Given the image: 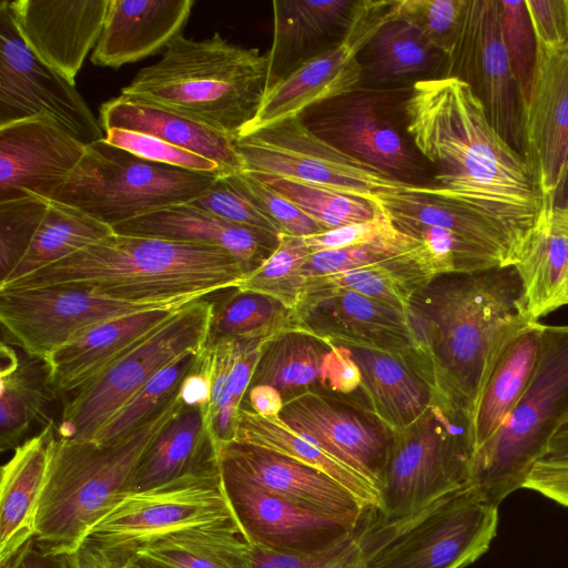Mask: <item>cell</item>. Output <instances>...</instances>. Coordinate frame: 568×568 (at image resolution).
Returning a JSON list of instances; mask_svg holds the SVG:
<instances>
[{"instance_id":"64","label":"cell","mask_w":568,"mask_h":568,"mask_svg":"<svg viewBox=\"0 0 568 568\" xmlns=\"http://www.w3.org/2000/svg\"><path fill=\"white\" fill-rule=\"evenodd\" d=\"M140 560H141V559H140ZM142 561H144V560H142ZM144 562H145L150 568H161V567L154 566V565H152V564H150V562H146V561H144Z\"/></svg>"},{"instance_id":"60","label":"cell","mask_w":568,"mask_h":568,"mask_svg":"<svg viewBox=\"0 0 568 568\" xmlns=\"http://www.w3.org/2000/svg\"><path fill=\"white\" fill-rule=\"evenodd\" d=\"M250 406H243L261 416H280L284 399L282 394L268 385H255L247 389Z\"/></svg>"},{"instance_id":"47","label":"cell","mask_w":568,"mask_h":568,"mask_svg":"<svg viewBox=\"0 0 568 568\" xmlns=\"http://www.w3.org/2000/svg\"><path fill=\"white\" fill-rule=\"evenodd\" d=\"M418 245V240L396 227L395 231L372 242L312 253L304 265L303 273L306 280L341 273L383 262L407 253Z\"/></svg>"},{"instance_id":"11","label":"cell","mask_w":568,"mask_h":568,"mask_svg":"<svg viewBox=\"0 0 568 568\" xmlns=\"http://www.w3.org/2000/svg\"><path fill=\"white\" fill-rule=\"evenodd\" d=\"M244 171L300 181L371 201L405 191L408 182L347 155L313 133L301 116L235 140Z\"/></svg>"},{"instance_id":"51","label":"cell","mask_w":568,"mask_h":568,"mask_svg":"<svg viewBox=\"0 0 568 568\" xmlns=\"http://www.w3.org/2000/svg\"><path fill=\"white\" fill-rule=\"evenodd\" d=\"M499 7L501 38L525 106L530 97L536 65L535 33L525 0H499Z\"/></svg>"},{"instance_id":"50","label":"cell","mask_w":568,"mask_h":568,"mask_svg":"<svg viewBox=\"0 0 568 568\" xmlns=\"http://www.w3.org/2000/svg\"><path fill=\"white\" fill-rule=\"evenodd\" d=\"M226 183L273 222L282 233L308 236L325 230L254 174H222Z\"/></svg>"},{"instance_id":"2","label":"cell","mask_w":568,"mask_h":568,"mask_svg":"<svg viewBox=\"0 0 568 568\" xmlns=\"http://www.w3.org/2000/svg\"><path fill=\"white\" fill-rule=\"evenodd\" d=\"M443 402L470 416L486 368L530 322L514 265L434 278L407 311Z\"/></svg>"},{"instance_id":"61","label":"cell","mask_w":568,"mask_h":568,"mask_svg":"<svg viewBox=\"0 0 568 568\" xmlns=\"http://www.w3.org/2000/svg\"><path fill=\"white\" fill-rule=\"evenodd\" d=\"M540 460H568V410L556 426Z\"/></svg>"},{"instance_id":"5","label":"cell","mask_w":568,"mask_h":568,"mask_svg":"<svg viewBox=\"0 0 568 568\" xmlns=\"http://www.w3.org/2000/svg\"><path fill=\"white\" fill-rule=\"evenodd\" d=\"M181 404L179 389L143 423L103 444L58 437L36 519L37 544L53 555L75 550L130 493L141 456Z\"/></svg>"},{"instance_id":"42","label":"cell","mask_w":568,"mask_h":568,"mask_svg":"<svg viewBox=\"0 0 568 568\" xmlns=\"http://www.w3.org/2000/svg\"><path fill=\"white\" fill-rule=\"evenodd\" d=\"M296 331L293 311L268 295L233 287L224 298L212 302L205 346L235 339L267 341Z\"/></svg>"},{"instance_id":"63","label":"cell","mask_w":568,"mask_h":568,"mask_svg":"<svg viewBox=\"0 0 568 568\" xmlns=\"http://www.w3.org/2000/svg\"><path fill=\"white\" fill-rule=\"evenodd\" d=\"M123 568H150L144 561L136 558L134 555L130 556Z\"/></svg>"},{"instance_id":"52","label":"cell","mask_w":568,"mask_h":568,"mask_svg":"<svg viewBox=\"0 0 568 568\" xmlns=\"http://www.w3.org/2000/svg\"><path fill=\"white\" fill-rule=\"evenodd\" d=\"M104 140L151 162L195 172L222 174L217 163L145 133L112 128L104 131Z\"/></svg>"},{"instance_id":"37","label":"cell","mask_w":568,"mask_h":568,"mask_svg":"<svg viewBox=\"0 0 568 568\" xmlns=\"http://www.w3.org/2000/svg\"><path fill=\"white\" fill-rule=\"evenodd\" d=\"M232 439L277 452L314 467L351 491L367 510L379 507L381 494L374 485L280 416H261L242 406Z\"/></svg>"},{"instance_id":"6","label":"cell","mask_w":568,"mask_h":568,"mask_svg":"<svg viewBox=\"0 0 568 568\" xmlns=\"http://www.w3.org/2000/svg\"><path fill=\"white\" fill-rule=\"evenodd\" d=\"M498 507L469 484L400 519L367 510L355 530L367 568H465L489 549Z\"/></svg>"},{"instance_id":"46","label":"cell","mask_w":568,"mask_h":568,"mask_svg":"<svg viewBox=\"0 0 568 568\" xmlns=\"http://www.w3.org/2000/svg\"><path fill=\"white\" fill-rule=\"evenodd\" d=\"M311 254L304 236L282 233L270 257L246 274L236 288L268 295L293 311L304 292L303 270Z\"/></svg>"},{"instance_id":"9","label":"cell","mask_w":568,"mask_h":568,"mask_svg":"<svg viewBox=\"0 0 568 568\" xmlns=\"http://www.w3.org/2000/svg\"><path fill=\"white\" fill-rule=\"evenodd\" d=\"M469 419L440 398L408 427L393 433L381 503L383 520L405 518L471 483Z\"/></svg>"},{"instance_id":"62","label":"cell","mask_w":568,"mask_h":568,"mask_svg":"<svg viewBox=\"0 0 568 568\" xmlns=\"http://www.w3.org/2000/svg\"><path fill=\"white\" fill-rule=\"evenodd\" d=\"M555 215L564 222L566 225H568V200H566L560 205L555 206L554 209Z\"/></svg>"},{"instance_id":"24","label":"cell","mask_w":568,"mask_h":568,"mask_svg":"<svg viewBox=\"0 0 568 568\" xmlns=\"http://www.w3.org/2000/svg\"><path fill=\"white\" fill-rule=\"evenodd\" d=\"M220 465L262 489L302 507L345 520L356 528L367 509L321 470L277 452L231 439L219 446Z\"/></svg>"},{"instance_id":"30","label":"cell","mask_w":568,"mask_h":568,"mask_svg":"<svg viewBox=\"0 0 568 568\" xmlns=\"http://www.w3.org/2000/svg\"><path fill=\"white\" fill-rule=\"evenodd\" d=\"M58 436L52 422L13 449L1 467L0 567L36 535V519Z\"/></svg>"},{"instance_id":"3","label":"cell","mask_w":568,"mask_h":568,"mask_svg":"<svg viewBox=\"0 0 568 568\" xmlns=\"http://www.w3.org/2000/svg\"><path fill=\"white\" fill-rule=\"evenodd\" d=\"M245 275L217 246L113 232L0 290L68 285L116 300L195 302L236 287Z\"/></svg>"},{"instance_id":"8","label":"cell","mask_w":568,"mask_h":568,"mask_svg":"<svg viewBox=\"0 0 568 568\" xmlns=\"http://www.w3.org/2000/svg\"><path fill=\"white\" fill-rule=\"evenodd\" d=\"M220 173H203L141 159L104 138L84 154L52 200L111 226L203 194Z\"/></svg>"},{"instance_id":"31","label":"cell","mask_w":568,"mask_h":568,"mask_svg":"<svg viewBox=\"0 0 568 568\" xmlns=\"http://www.w3.org/2000/svg\"><path fill=\"white\" fill-rule=\"evenodd\" d=\"M219 468V447L211 430L209 409L182 402L141 456L130 493Z\"/></svg>"},{"instance_id":"21","label":"cell","mask_w":568,"mask_h":568,"mask_svg":"<svg viewBox=\"0 0 568 568\" xmlns=\"http://www.w3.org/2000/svg\"><path fill=\"white\" fill-rule=\"evenodd\" d=\"M293 321L296 331L337 345L419 351L406 312L353 291L305 293L293 310Z\"/></svg>"},{"instance_id":"15","label":"cell","mask_w":568,"mask_h":568,"mask_svg":"<svg viewBox=\"0 0 568 568\" xmlns=\"http://www.w3.org/2000/svg\"><path fill=\"white\" fill-rule=\"evenodd\" d=\"M442 77L465 81L495 130L526 154L524 101L504 45L499 0H467L460 29Z\"/></svg>"},{"instance_id":"17","label":"cell","mask_w":568,"mask_h":568,"mask_svg":"<svg viewBox=\"0 0 568 568\" xmlns=\"http://www.w3.org/2000/svg\"><path fill=\"white\" fill-rule=\"evenodd\" d=\"M280 417L348 465L379 494L392 430L356 395L308 390L284 403Z\"/></svg>"},{"instance_id":"4","label":"cell","mask_w":568,"mask_h":568,"mask_svg":"<svg viewBox=\"0 0 568 568\" xmlns=\"http://www.w3.org/2000/svg\"><path fill=\"white\" fill-rule=\"evenodd\" d=\"M271 85L267 53L229 42L179 34L154 64L142 68L121 94L143 100L237 139Z\"/></svg>"},{"instance_id":"56","label":"cell","mask_w":568,"mask_h":568,"mask_svg":"<svg viewBox=\"0 0 568 568\" xmlns=\"http://www.w3.org/2000/svg\"><path fill=\"white\" fill-rule=\"evenodd\" d=\"M537 44L568 49V0H525Z\"/></svg>"},{"instance_id":"27","label":"cell","mask_w":568,"mask_h":568,"mask_svg":"<svg viewBox=\"0 0 568 568\" xmlns=\"http://www.w3.org/2000/svg\"><path fill=\"white\" fill-rule=\"evenodd\" d=\"M163 307L104 322L55 351L45 362L54 395H71L151 336L180 308Z\"/></svg>"},{"instance_id":"1","label":"cell","mask_w":568,"mask_h":568,"mask_svg":"<svg viewBox=\"0 0 568 568\" xmlns=\"http://www.w3.org/2000/svg\"><path fill=\"white\" fill-rule=\"evenodd\" d=\"M404 110L415 146L439 170L438 184L423 190L496 224L510 244L515 265L545 206L528 159L495 130L480 100L458 78L415 82Z\"/></svg>"},{"instance_id":"28","label":"cell","mask_w":568,"mask_h":568,"mask_svg":"<svg viewBox=\"0 0 568 568\" xmlns=\"http://www.w3.org/2000/svg\"><path fill=\"white\" fill-rule=\"evenodd\" d=\"M194 0H109L91 62L120 68L156 54L182 33Z\"/></svg>"},{"instance_id":"55","label":"cell","mask_w":568,"mask_h":568,"mask_svg":"<svg viewBox=\"0 0 568 568\" xmlns=\"http://www.w3.org/2000/svg\"><path fill=\"white\" fill-rule=\"evenodd\" d=\"M376 204V203H375ZM372 220L304 236L312 253L343 248L377 240L396 230L389 215L378 205Z\"/></svg>"},{"instance_id":"19","label":"cell","mask_w":568,"mask_h":568,"mask_svg":"<svg viewBox=\"0 0 568 568\" xmlns=\"http://www.w3.org/2000/svg\"><path fill=\"white\" fill-rule=\"evenodd\" d=\"M524 123L526 154L544 205H560L568 191V49L537 44Z\"/></svg>"},{"instance_id":"36","label":"cell","mask_w":568,"mask_h":568,"mask_svg":"<svg viewBox=\"0 0 568 568\" xmlns=\"http://www.w3.org/2000/svg\"><path fill=\"white\" fill-rule=\"evenodd\" d=\"M134 556L161 568H252L251 545L235 518L172 531Z\"/></svg>"},{"instance_id":"29","label":"cell","mask_w":568,"mask_h":568,"mask_svg":"<svg viewBox=\"0 0 568 568\" xmlns=\"http://www.w3.org/2000/svg\"><path fill=\"white\" fill-rule=\"evenodd\" d=\"M113 232L217 246L232 254L246 274L270 257L280 239V235L230 222L191 203L138 216L114 226Z\"/></svg>"},{"instance_id":"45","label":"cell","mask_w":568,"mask_h":568,"mask_svg":"<svg viewBox=\"0 0 568 568\" xmlns=\"http://www.w3.org/2000/svg\"><path fill=\"white\" fill-rule=\"evenodd\" d=\"M200 353H186L158 372L95 433L92 442L106 443L118 438L152 416L180 389L194 368Z\"/></svg>"},{"instance_id":"34","label":"cell","mask_w":568,"mask_h":568,"mask_svg":"<svg viewBox=\"0 0 568 568\" xmlns=\"http://www.w3.org/2000/svg\"><path fill=\"white\" fill-rule=\"evenodd\" d=\"M355 0L273 1V42L268 55L271 85L345 34ZM270 85V87H271Z\"/></svg>"},{"instance_id":"38","label":"cell","mask_w":568,"mask_h":568,"mask_svg":"<svg viewBox=\"0 0 568 568\" xmlns=\"http://www.w3.org/2000/svg\"><path fill=\"white\" fill-rule=\"evenodd\" d=\"M371 201L378 204L394 223L447 229L490 251L504 265H513L510 244L496 224L460 203L424 191L422 185L409 183L405 191L382 193Z\"/></svg>"},{"instance_id":"35","label":"cell","mask_w":568,"mask_h":568,"mask_svg":"<svg viewBox=\"0 0 568 568\" xmlns=\"http://www.w3.org/2000/svg\"><path fill=\"white\" fill-rule=\"evenodd\" d=\"M545 205L527 247L514 265L531 321L568 305V225Z\"/></svg>"},{"instance_id":"23","label":"cell","mask_w":568,"mask_h":568,"mask_svg":"<svg viewBox=\"0 0 568 568\" xmlns=\"http://www.w3.org/2000/svg\"><path fill=\"white\" fill-rule=\"evenodd\" d=\"M276 388L284 403L308 390L354 395L361 372L347 346L303 331H287L264 342L251 386Z\"/></svg>"},{"instance_id":"26","label":"cell","mask_w":568,"mask_h":568,"mask_svg":"<svg viewBox=\"0 0 568 568\" xmlns=\"http://www.w3.org/2000/svg\"><path fill=\"white\" fill-rule=\"evenodd\" d=\"M361 372V394L392 433L412 425L440 397L429 364L417 351L347 346Z\"/></svg>"},{"instance_id":"49","label":"cell","mask_w":568,"mask_h":568,"mask_svg":"<svg viewBox=\"0 0 568 568\" xmlns=\"http://www.w3.org/2000/svg\"><path fill=\"white\" fill-rule=\"evenodd\" d=\"M467 0H395L394 18L416 28L446 60L452 54Z\"/></svg>"},{"instance_id":"22","label":"cell","mask_w":568,"mask_h":568,"mask_svg":"<svg viewBox=\"0 0 568 568\" xmlns=\"http://www.w3.org/2000/svg\"><path fill=\"white\" fill-rule=\"evenodd\" d=\"M85 146L45 115L0 125V201L24 193L52 199Z\"/></svg>"},{"instance_id":"18","label":"cell","mask_w":568,"mask_h":568,"mask_svg":"<svg viewBox=\"0 0 568 568\" xmlns=\"http://www.w3.org/2000/svg\"><path fill=\"white\" fill-rule=\"evenodd\" d=\"M223 488L245 539L251 546L281 555H316L351 537L357 529L271 494L221 466Z\"/></svg>"},{"instance_id":"44","label":"cell","mask_w":568,"mask_h":568,"mask_svg":"<svg viewBox=\"0 0 568 568\" xmlns=\"http://www.w3.org/2000/svg\"><path fill=\"white\" fill-rule=\"evenodd\" d=\"M254 175L288 200L325 231L372 220L377 211L376 204L365 199L342 194L300 181Z\"/></svg>"},{"instance_id":"32","label":"cell","mask_w":568,"mask_h":568,"mask_svg":"<svg viewBox=\"0 0 568 568\" xmlns=\"http://www.w3.org/2000/svg\"><path fill=\"white\" fill-rule=\"evenodd\" d=\"M542 323L520 328L486 368L469 416L474 456L498 433L520 399L536 367Z\"/></svg>"},{"instance_id":"43","label":"cell","mask_w":568,"mask_h":568,"mask_svg":"<svg viewBox=\"0 0 568 568\" xmlns=\"http://www.w3.org/2000/svg\"><path fill=\"white\" fill-rule=\"evenodd\" d=\"M369 53V70L378 78H400L425 72L446 57L409 23L392 19L365 48Z\"/></svg>"},{"instance_id":"58","label":"cell","mask_w":568,"mask_h":568,"mask_svg":"<svg viewBox=\"0 0 568 568\" xmlns=\"http://www.w3.org/2000/svg\"><path fill=\"white\" fill-rule=\"evenodd\" d=\"M64 568H123L126 554L106 550L84 540L75 550L58 555Z\"/></svg>"},{"instance_id":"13","label":"cell","mask_w":568,"mask_h":568,"mask_svg":"<svg viewBox=\"0 0 568 568\" xmlns=\"http://www.w3.org/2000/svg\"><path fill=\"white\" fill-rule=\"evenodd\" d=\"M190 303L116 300L68 285L7 288L0 290V321L27 355L45 363L55 351L104 322Z\"/></svg>"},{"instance_id":"48","label":"cell","mask_w":568,"mask_h":568,"mask_svg":"<svg viewBox=\"0 0 568 568\" xmlns=\"http://www.w3.org/2000/svg\"><path fill=\"white\" fill-rule=\"evenodd\" d=\"M49 200L24 193L0 201V284L6 282L22 258Z\"/></svg>"},{"instance_id":"40","label":"cell","mask_w":568,"mask_h":568,"mask_svg":"<svg viewBox=\"0 0 568 568\" xmlns=\"http://www.w3.org/2000/svg\"><path fill=\"white\" fill-rule=\"evenodd\" d=\"M0 375V449H14L26 439L31 425L45 418L53 394L48 382L47 364L38 358L20 359L2 343Z\"/></svg>"},{"instance_id":"10","label":"cell","mask_w":568,"mask_h":568,"mask_svg":"<svg viewBox=\"0 0 568 568\" xmlns=\"http://www.w3.org/2000/svg\"><path fill=\"white\" fill-rule=\"evenodd\" d=\"M212 302L180 308L166 323L98 377L67 397L58 437L91 440L102 425L158 372L207 341Z\"/></svg>"},{"instance_id":"16","label":"cell","mask_w":568,"mask_h":568,"mask_svg":"<svg viewBox=\"0 0 568 568\" xmlns=\"http://www.w3.org/2000/svg\"><path fill=\"white\" fill-rule=\"evenodd\" d=\"M45 115L84 144L104 138L72 84L39 60L22 40L7 0L0 2V125Z\"/></svg>"},{"instance_id":"20","label":"cell","mask_w":568,"mask_h":568,"mask_svg":"<svg viewBox=\"0 0 568 568\" xmlns=\"http://www.w3.org/2000/svg\"><path fill=\"white\" fill-rule=\"evenodd\" d=\"M386 95L358 90L307 109L301 116L317 136L383 173L414 169L412 152L384 109Z\"/></svg>"},{"instance_id":"41","label":"cell","mask_w":568,"mask_h":568,"mask_svg":"<svg viewBox=\"0 0 568 568\" xmlns=\"http://www.w3.org/2000/svg\"><path fill=\"white\" fill-rule=\"evenodd\" d=\"M112 233L111 226L50 199L22 258L0 286L47 267Z\"/></svg>"},{"instance_id":"54","label":"cell","mask_w":568,"mask_h":568,"mask_svg":"<svg viewBox=\"0 0 568 568\" xmlns=\"http://www.w3.org/2000/svg\"><path fill=\"white\" fill-rule=\"evenodd\" d=\"M189 203L230 222L275 235L282 234L273 222L232 189L222 174L203 194Z\"/></svg>"},{"instance_id":"39","label":"cell","mask_w":568,"mask_h":568,"mask_svg":"<svg viewBox=\"0 0 568 568\" xmlns=\"http://www.w3.org/2000/svg\"><path fill=\"white\" fill-rule=\"evenodd\" d=\"M436 276L414 250L372 265L306 280L304 292L353 291L407 313L413 296ZM301 300V298H300Z\"/></svg>"},{"instance_id":"14","label":"cell","mask_w":568,"mask_h":568,"mask_svg":"<svg viewBox=\"0 0 568 568\" xmlns=\"http://www.w3.org/2000/svg\"><path fill=\"white\" fill-rule=\"evenodd\" d=\"M393 4L385 0L356 1L343 38L274 82L240 136L301 116L318 103L356 90L364 74L359 54L379 29L395 19Z\"/></svg>"},{"instance_id":"57","label":"cell","mask_w":568,"mask_h":568,"mask_svg":"<svg viewBox=\"0 0 568 568\" xmlns=\"http://www.w3.org/2000/svg\"><path fill=\"white\" fill-rule=\"evenodd\" d=\"M524 488L568 508V463L537 462Z\"/></svg>"},{"instance_id":"53","label":"cell","mask_w":568,"mask_h":568,"mask_svg":"<svg viewBox=\"0 0 568 568\" xmlns=\"http://www.w3.org/2000/svg\"><path fill=\"white\" fill-rule=\"evenodd\" d=\"M252 568H367L355 532L316 555H281L251 546Z\"/></svg>"},{"instance_id":"12","label":"cell","mask_w":568,"mask_h":568,"mask_svg":"<svg viewBox=\"0 0 568 568\" xmlns=\"http://www.w3.org/2000/svg\"><path fill=\"white\" fill-rule=\"evenodd\" d=\"M230 518L235 517L219 468L129 493L90 528L84 540L132 556L172 531Z\"/></svg>"},{"instance_id":"7","label":"cell","mask_w":568,"mask_h":568,"mask_svg":"<svg viewBox=\"0 0 568 568\" xmlns=\"http://www.w3.org/2000/svg\"><path fill=\"white\" fill-rule=\"evenodd\" d=\"M568 410V324H542L538 361L520 399L471 462L470 485L494 506L524 488Z\"/></svg>"},{"instance_id":"25","label":"cell","mask_w":568,"mask_h":568,"mask_svg":"<svg viewBox=\"0 0 568 568\" xmlns=\"http://www.w3.org/2000/svg\"><path fill=\"white\" fill-rule=\"evenodd\" d=\"M109 0L8 1L30 51L72 84L98 43Z\"/></svg>"},{"instance_id":"59","label":"cell","mask_w":568,"mask_h":568,"mask_svg":"<svg viewBox=\"0 0 568 568\" xmlns=\"http://www.w3.org/2000/svg\"><path fill=\"white\" fill-rule=\"evenodd\" d=\"M2 568H64L59 556L41 548L32 538Z\"/></svg>"},{"instance_id":"33","label":"cell","mask_w":568,"mask_h":568,"mask_svg":"<svg viewBox=\"0 0 568 568\" xmlns=\"http://www.w3.org/2000/svg\"><path fill=\"white\" fill-rule=\"evenodd\" d=\"M99 123L145 133L202 155L219 164L222 174L244 171L235 139L153 103L125 95L103 102Z\"/></svg>"}]
</instances>
